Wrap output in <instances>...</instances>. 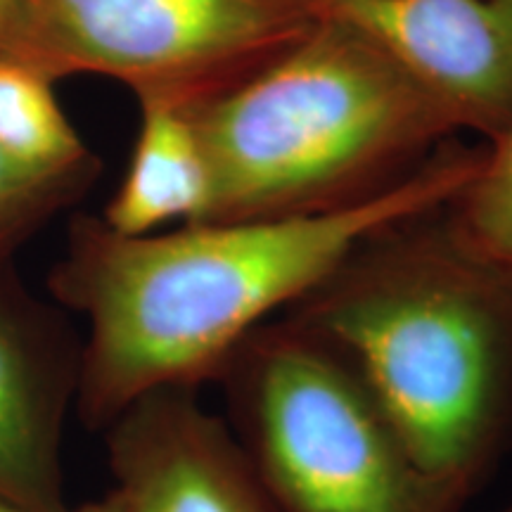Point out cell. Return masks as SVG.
<instances>
[{
    "instance_id": "obj_1",
    "label": "cell",
    "mask_w": 512,
    "mask_h": 512,
    "mask_svg": "<svg viewBox=\"0 0 512 512\" xmlns=\"http://www.w3.org/2000/svg\"><path fill=\"white\" fill-rule=\"evenodd\" d=\"M482 157L484 147L451 138L399 188L339 214L188 223L140 238L74 216L48 273L50 299L86 318L74 413L105 432L140 396L214 384L249 332L299 302L368 233L446 202Z\"/></svg>"
},
{
    "instance_id": "obj_2",
    "label": "cell",
    "mask_w": 512,
    "mask_h": 512,
    "mask_svg": "<svg viewBox=\"0 0 512 512\" xmlns=\"http://www.w3.org/2000/svg\"><path fill=\"white\" fill-rule=\"evenodd\" d=\"M441 204L368 233L283 313L342 351L467 503L512 451V283L453 242Z\"/></svg>"
},
{
    "instance_id": "obj_3",
    "label": "cell",
    "mask_w": 512,
    "mask_h": 512,
    "mask_svg": "<svg viewBox=\"0 0 512 512\" xmlns=\"http://www.w3.org/2000/svg\"><path fill=\"white\" fill-rule=\"evenodd\" d=\"M185 112L211 171L204 223L363 207L458 133L373 34L330 10L264 69Z\"/></svg>"
},
{
    "instance_id": "obj_4",
    "label": "cell",
    "mask_w": 512,
    "mask_h": 512,
    "mask_svg": "<svg viewBox=\"0 0 512 512\" xmlns=\"http://www.w3.org/2000/svg\"><path fill=\"white\" fill-rule=\"evenodd\" d=\"M230 432L278 512H463L342 351L275 316L216 375Z\"/></svg>"
},
{
    "instance_id": "obj_5",
    "label": "cell",
    "mask_w": 512,
    "mask_h": 512,
    "mask_svg": "<svg viewBox=\"0 0 512 512\" xmlns=\"http://www.w3.org/2000/svg\"><path fill=\"white\" fill-rule=\"evenodd\" d=\"M323 17L320 0H12L0 57L50 81L107 76L138 102L192 107L264 69Z\"/></svg>"
},
{
    "instance_id": "obj_6",
    "label": "cell",
    "mask_w": 512,
    "mask_h": 512,
    "mask_svg": "<svg viewBox=\"0 0 512 512\" xmlns=\"http://www.w3.org/2000/svg\"><path fill=\"white\" fill-rule=\"evenodd\" d=\"M83 339L60 304L0 264V496L31 512H69L62 441L81 377Z\"/></svg>"
},
{
    "instance_id": "obj_7",
    "label": "cell",
    "mask_w": 512,
    "mask_h": 512,
    "mask_svg": "<svg viewBox=\"0 0 512 512\" xmlns=\"http://www.w3.org/2000/svg\"><path fill=\"white\" fill-rule=\"evenodd\" d=\"M102 434L128 512H278L228 422L202 406L197 389L140 396Z\"/></svg>"
},
{
    "instance_id": "obj_8",
    "label": "cell",
    "mask_w": 512,
    "mask_h": 512,
    "mask_svg": "<svg viewBox=\"0 0 512 512\" xmlns=\"http://www.w3.org/2000/svg\"><path fill=\"white\" fill-rule=\"evenodd\" d=\"M373 34L444 107L456 131L512 124V0H320Z\"/></svg>"
},
{
    "instance_id": "obj_9",
    "label": "cell",
    "mask_w": 512,
    "mask_h": 512,
    "mask_svg": "<svg viewBox=\"0 0 512 512\" xmlns=\"http://www.w3.org/2000/svg\"><path fill=\"white\" fill-rule=\"evenodd\" d=\"M140 131L131 162L100 219L114 233L140 238L178 223H204L211 171L185 107L140 100Z\"/></svg>"
},
{
    "instance_id": "obj_10",
    "label": "cell",
    "mask_w": 512,
    "mask_h": 512,
    "mask_svg": "<svg viewBox=\"0 0 512 512\" xmlns=\"http://www.w3.org/2000/svg\"><path fill=\"white\" fill-rule=\"evenodd\" d=\"M53 86L27 64L0 57V155L34 171L102 164L67 119Z\"/></svg>"
},
{
    "instance_id": "obj_11",
    "label": "cell",
    "mask_w": 512,
    "mask_h": 512,
    "mask_svg": "<svg viewBox=\"0 0 512 512\" xmlns=\"http://www.w3.org/2000/svg\"><path fill=\"white\" fill-rule=\"evenodd\" d=\"M453 242L512 283V124L484 145L475 176L441 204Z\"/></svg>"
},
{
    "instance_id": "obj_12",
    "label": "cell",
    "mask_w": 512,
    "mask_h": 512,
    "mask_svg": "<svg viewBox=\"0 0 512 512\" xmlns=\"http://www.w3.org/2000/svg\"><path fill=\"white\" fill-rule=\"evenodd\" d=\"M102 164L72 171H34L0 155V264L15 261L19 249L57 214L74 207L98 181Z\"/></svg>"
},
{
    "instance_id": "obj_13",
    "label": "cell",
    "mask_w": 512,
    "mask_h": 512,
    "mask_svg": "<svg viewBox=\"0 0 512 512\" xmlns=\"http://www.w3.org/2000/svg\"><path fill=\"white\" fill-rule=\"evenodd\" d=\"M69 512H128V508H126V503L121 501V496L117 494V491L112 489V491H107L105 496L76 505V508H69Z\"/></svg>"
},
{
    "instance_id": "obj_14",
    "label": "cell",
    "mask_w": 512,
    "mask_h": 512,
    "mask_svg": "<svg viewBox=\"0 0 512 512\" xmlns=\"http://www.w3.org/2000/svg\"><path fill=\"white\" fill-rule=\"evenodd\" d=\"M0 512H31V510L22 508V505L12 503V501H8V498H3V496H0Z\"/></svg>"
},
{
    "instance_id": "obj_15",
    "label": "cell",
    "mask_w": 512,
    "mask_h": 512,
    "mask_svg": "<svg viewBox=\"0 0 512 512\" xmlns=\"http://www.w3.org/2000/svg\"><path fill=\"white\" fill-rule=\"evenodd\" d=\"M10 5H12V0H0V27H3L5 17H8V12H10Z\"/></svg>"
},
{
    "instance_id": "obj_16",
    "label": "cell",
    "mask_w": 512,
    "mask_h": 512,
    "mask_svg": "<svg viewBox=\"0 0 512 512\" xmlns=\"http://www.w3.org/2000/svg\"><path fill=\"white\" fill-rule=\"evenodd\" d=\"M505 512H512V505H510V508H508V510H505Z\"/></svg>"
}]
</instances>
